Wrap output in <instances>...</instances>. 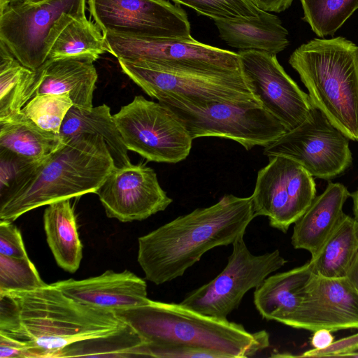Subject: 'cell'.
Segmentation results:
<instances>
[{
  "label": "cell",
  "instance_id": "1",
  "mask_svg": "<svg viewBox=\"0 0 358 358\" xmlns=\"http://www.w3.org/2000/svg\"><path fill=\"white\" fill-rule=\"evenodd\" d=\"M126 324L114 312L83 305L51 284L0 292V334L24 344L28 358H53L74 342L110 334Z\"/></svg>",
  "mask_w": 358,
  "mask_h": 358
},
{
  "label": "cell",
  "instance_id": "2",
  "mask_svg": "<svg viewBox=\"0 0 358 358\" xmlns=\"http://www.w3.org/2000/svg\"><path fill=\"white\" fill-rule=\"evenodd\" d=\"M255 217L251 196L225 194L139 237L138 262L146 280L157 285L171 281L208 250L244 236Z\"/></svg>",
  "mask_w": 358,
  "mask_h": 358
},
{
  "label": "cell",
  "instance_id": "3",
  "mask_svg": "<svg viewBox=\"0 0 358 358\" xmlns=\"http://www.w3.org/2000/svg\"><path fill=\"white\" fill-rule=\"evenodd\" d=\"M115 167L102 137L86 134L71 138L1 199L0 220L13 222L38 207L96 193Z\"/></svg>",
  "mask_w": 358,
  "mask_h": 358
},
{
  "label": "cell",
  "instance_id": "4",
  "mask_svg": "<svg viewBox=\"0 0 358 358\" xmlns=\"http://www.w3.org/2000/svg\"><path fill=\"white\" fill-rule=\"evenodd\" d=\"M114 313L148 343L185 345L218 352L224 358L254 357L269 346L265 330L250 333L241 324L180 303L150 299L145 305Z\"/></svg>",
  "mask_w": 358,
  "mask_h": 358
},
{
  "label": "cell",
  "instance_id": "5",
  "mask_svg": "<svg viewBox=\"0 0 358 358\" xmlns=\"http://www.w3.org/2000/svg\"><path fill=\"white\" fill-rule=\"evenodd\" d=\"M313 106L358 141V46L344 37L314 38L290 55Z\"/></svg>",
  "mask_w": 358,
  "mask_h": 358
},
{
  "label": "cell",
  "instance_id": "6",
  "mask_svg": "<svg viewBox=\"0 0 358 358\" xmlns=\"http://www.w3.org/2000/svg\"><path fill=\"white\" fill-rule=\"evenodd\" d=\"M117 60L122 72L158 102L173 101L203 105L217 101L261 105L241 70L203 73L162 69L122 59Z\"/></svg>",
  "mask_w": 358,
  "mask_h": 358
},
{
  "label": "cell",
  "instance_id": "7",
  "mask_svg": "<svg viewBox=\"0 0 358 358\" xmlns=\"http://www.w3.org/2000/svg\"><path fill=\"white\" fill-rule=\"evenodd\" d=\"M86 0L16 1L0 9V41L24 66L35 71L48 59L50 45L73 17L85 15Z\"/></svg>",
  "mask_w": 358,
  "mask_h": 358
},
{
  "label": "cell",
  "instance_id": "8",
  "mask_svg": "<svg viewBox=\"0 0 358 358\" xmlns=\"http://www.w3.org/2000/svg\"><path fill=\"white\" fill-rule=\"evenodd\" d=\"M170 108L193 138L215 136L236 141L247 150L265 147L287 131L281 122L259 104L213 101L192 105L159 102Z\"/></svg>",
  "mask_w": 358,
  "mask_h": 358
},
{
  "label": "cell",
  "instance_id": "9",
  "mask_svg": "<svg viewBox=\"0 0 358 358\" xmlns=\"http://www.w3.org/2000/svg\"><path fill=\"white\" fill-rule=\"evenodd\" d=\"M113 115L127 149L148 161L176 164L188 157L193 138L164 104L138 95Z\"/></svg>",
  "mask_w": 358,
  "mask_h": 358
},
{
  "label": "cell",
  "instance_id": "10",
  "mask_svg": "<svg viewBox=\"0 0 358 358\" xmlns=\"http://www.w3.org/2000/svg\"><path fill=\"white\" fill-rule=\"evenodd\" d=\"M107 52L117 59L185 71L221 73L241 71L238 53L184 38H142L107 31Z\"/></svg>",
  "mask_w": 358,
  "mask_h": 358
},
{
  "label": "cell",
  "instance_id": "11",
  "mask_svg": "<svg viewBox=\"0 0 358 358\" xmlns=\"http://www.w3.org/2000/svg\"><path fill=\"white\" fill-rule=\"evenodd\" d=\"M240 236L232 244V252L222 270L208 283L189 292L181 304L200 313L227 319L238 308L244 295L259 287L287 260L278 250L255 255Z\"/></svg>",
  "mask_w": 358,
  "mask_h": 358
},
{
  "label": "cell",
  "instance_id": "12",
  "mask_svg": "<svg viewBox=\"0 0 358 358\" xmlns=\"http://www.w3.org/2000/svg\"><path fill=\"white\" fill-rule=\"evenodd\" d=\"M350 138L313 106L308 117L265 146L268 157L280 155L300 164L313 177L331 180L352 163Z\"/></svg>",
  "mask_w": 358,
  "mask_h": 358
},
{
  "label": "cell",
  "instance_id": "13",
  "mask_svg": "<svg viewBox=\"0 0 358 358\" xmlns=\"http://www.w3.org/2000/svg\"><path fill=\"white\" fill-rule=\"evenodd\" d=\"M316 196L313 177L296 161L280 155L269 157L260 169L251 195L255 216H266L269 225L286 233Z\"/></svg>",
  "mask_w": 358,
  "mask_h": 358
},
{
  "label": "cell",
  "instance_id": "14",
  "mask_svg": "<svg viewBox=\"0 0 358 358\" xmlns=\"http://www.w3.org/2000/svg\"><path fill=\"white\" fill-rule=\"evenodd\" d=\"M102 33L155 38L191 36L187 15L167 0H87Z\"/></svg>",
  "mask_w": 358,
  "mask_h": 358
},
{
  "label": "cell",
  "instance_id": "15",
  "mask_svg": "<svg viewBox=\"0 0 358 358\" xmlns=\"http://www.w3.org/2000/svg\"><path fill=\"white\" fill-rule=\"evenodd\" d=\"M238 54L242 73L262 108L287 131L304 122L313 108L312 102L285 72L276 55L253 50Z\"/></svg>",
  "mask_w": 358,
  "mask_h": 358
},
{
  "label": "cell",
  "instance_id": "16",
  "mask_svg": "<svg viewBox=\"0 0 358 358\" xmlns=\"http://www.w3.org/2000/svg\"><path fill=\"white\" fill-rule=\"evenodd\" d=\"M95 194L106 215L122 222L145 220L173 201L155 171L142 164L115 166Z\"/></svg>",
  "mask_w": 358,
  "mask_h": 358
},
{
  "label": "cell",
  "instance_id": "17",
  "mask_svg": "<svg viewBox=\"0 0 358 358\" xmlns=\"http://www.w3.org/2000/svg\"><path fill=\"white\" fill-rule=\"evenodd\" d=\"M283 324L311 331L358 329V292L348 277L313 273L299 306Z\"/></svg>",
  "mask_w": 358,
  "mask_h": 358
},
{
  "label": "cell",
  "instance_id": "18",
  "mask_svg": "<svg viewBox=\"0 0 358 358\" xmlns=\"http://www.w3.org/2000/svg\"><path fill=\"white\" fill-rule=\"evenodd\" d=\"M78 302L115 312L148 303L147 284L128 270L102 274L83 280L68 279L51 284Z\"/></svg>",
  "mask_w": 358,
  "mask_h": 358
},
{
  "label": "cell",
  "instance_id": "19",
  "mask_svg": "<svg viewBox=\"0 0 358 358\" xmlns=\"http://www.w3.org/2000/svg\"><path fill=\"white\" fill-rule=\"evenodd\" d=\"M350 193L341 183L329 182L316 196L304 214L294 222L291 243L295 249L315 256L345 213L343 206Z\"/></svg>",
  "mask_w": 358,
  "mask_h": 358
},
{
  "label": "cell",
  "instance_id": "20",
  "mask_svg": "<svg viewBox=\"0 0 358 358\" xmlns=\"http://www.w3.org/2000/svg\"><path fill=\"white\" fill-rule=\"evenodd\" d=\"M93 62L83 59H48L35 70L34 96L68 93L74 106L92 108L98 77Z\"/></svg>",
  "mask_w": 358,
  "mask_h": 358
},
{
  "label": "cell",
  "instance_id": "21",
  "mask_svg": "<svg viewBox=\"0 0 358 358\" xmlns=\"http://www.w3.org/2000/svg\"><path fill=\"white\" fill-rule=\"evenodd\" d=\"M219 36L241 50H253L277 55L289 45L288 31L280 18L261 10L258 17L213 20Z\"/></svg>",
  "mask_w": 358,
  "mask_h": 358
},
{
  "label": "cell",
  "instance_id": "22",
  "mask_svg": "<svg viewBox=\"0 0 358 358\" xmlns=\"http://www.w3.org/2000/svg\"><path fill=\"white\" fill-rule=\"evenodd\" d=\"M313 271L308 261L289 271L268 275L254 292V304L262 318L283 324L299 306Z\"/></svg>",
  "mask_w": 358,
  "mask_h": 358
},
{
  "label": "cell",
  "instance_id": "23",
  "mask_svg": "<svg viewBox=\"0 0 358 358\" xmlns=\"http://www.w3.org/2000/svg\"><path fill=\"white\" fill-rule=\"evenodd\" d=\"M43 225L48 244L57 265L65 271L75 273L83 257V245L70 199L48 205L43 213Z\"/></svg>",
  "mask_w": 358,
  "mask_h": 358
},
{
  "label": "cell",
  "instance_id": "24",
  "mask_svg": "<svg viewBox=\"0 0 358 358\" xmlns=\"http://www.w3.org/2000/svg\"><path fill=\"white\" fill-rule=\"evenodd\" d=\"M99 135L105 141L116 167L131 164L121 134L110 109L106 104L90 108L73 106L69 110L59 131L63 141L81 134Z\"/></svg>",
  "mask_w": 358,
  "mask_h": 358
},
{
  "label": "cell",
  "instance_id": "25",
  "mask_svg": "<svg viewBox=\"0 0 358 358\" xmlns=\"http://www.w3.org/2000/svg\"><path fill=\"white\" fill-rule=\"evenodd\" d=\"M64 142L59 134L45 130L20 113L0 120V148L41 162Z\"/></svg>",
  "mask_w": 358,
  "mask_h": 358
},
{
  "label": "cell",
  "instance_id": "26",
  "mask_svg": "<svg viewBox=\"0 0 358 358\" xmlns=\"http://www.w3.org/2000/svg\"><path fill=\"white\" fill-rule=\"evenodd\" d=\"M357 253L358 221L345 214L317 254L310 259L313 271L327 278L347 277Z\"/></svg>",
  "mask_w": 358,
  "mask_h": 358
},
{
  "label": "cell",
  "instance_id": "27",
  "mask_svg": "<svg viewBox=\"0 0 358 358\" xmlns=\"http://www.w3.org/2000/svg\"><path fill=\"white\" fill-rule=\"evenodd\" d=\"M100 30L86 16L73 17L54 38L48 59L73 58L95 62L108 52Z\"/></svg>",
  "mask_w": 358,
  "mask_h": 358
},
{
  "label": "cell",
  "instance_id": "28",
  "mask_svg": "<svg viewBox=\"0 0 358 358\" xmlns=\"http://www.w3.org/2000/svg\"><path fill=\"white\" fill-rule=\"evenodd\" d=\"M35 71L22 64L0 41V120L21 113L34 96Z\"/></svg>",
  "mask_w": 358,
  "mask_h": 358
},
{
  "label": "cell",
  "instance_id": "29",
  "mask_svg": "<svg viewBox=\"0 0 358 358\" xmlns=\"http://www.w3.org/2000/svg\"><path fill=\"white\" fill-rule=\"evenodd\" d=\"M145 342L129 325L110 334L74 342L58 351L54 357H137V349Z\"/></svg>",
  "mask_w": 358,
  "mask_h": 358
},
{
  "label": "cell",
  "instance_id": "30",
  "mask_svg": "<svg viewBox=\"0 0 358 358\" xmlns=\"http://www.w3.org/2000/svg\"><path fill=\"white\" fill-rule=\"evenodd\" d=\"M303 20L319 37L333 36L358 9V0H300Z\"/></svg>",
  "mask_w": 358,
  "mask_h": 358
},
{
  "label": "cell",
  "instance_id": "31",
  "mask_svg": "<svg viewBox=\"0 0 358 358\" xmlns=\"http://www.w3.org/2000/svg\"><path fill=\"white\" fill-rule=\"evenodd\" d=\"M73 106L69 94H40L34 96L22 113L41 128L59 134L62 124Z\"/></svg>",
  "mask_w": 358,
  "mask_h": 358
},
{
  "label": "cell",
  "instance_id": "32",
  "mask_svg": "<svg viewBox=\"0 0 358 358\" xmlns=\"http://www.w3.org/2000/svg\"><path fill=\"white\" fill-rule=\"evenodd\" d=\"M47 285L29 257L0 255V292L29 291Z\"/></svg>",
  "mask_w": 358,
  "mask_h": 358
},
{
  "label": "cell",
  "instance_id": "33",
  "mask_svg": "<svg viewBox=\"0 0 358 358\" xmlns=\"http://www.w3.org/2000/svg\"><path fill=\"white\" fill-rule=\"evenodd\" d=\"M192 8L199 14L216 19L255 17L261 10L250 0H171Z\"/></svg>",
  "mask_w": 358,
  "mask_h": 358
},
{
  "label": "cell",
  "instance_id": "34",
  "mask_svg": "<svg viewBox=\"0 0 358 358\" xmlns=\"http://www.w3.org/2000/svg\"><path fill=\"white\" fill-rule=\"evenodd\" d=\"M0 197L10 193L40 162L22 157L0 148Z\"/></svg>",
  "mask_w": 358,
  "mask_h": 358
},
{
  "label": "cell",
  "instance_id": "35",
  "mask_svg": "<svg viewBox=\"0 0 358 358\" xmlns=\"http://www.w3.org/2000/svg\"><path fill=\"white\" fill-rule=\"evenodd\" d=\"M137 357L169 358H224L223 355L206 349L179 344H152L145 343L137 349Z\"/></svg>",
  "mask_w": 358,
  "mask_h": 358
},
{
  "label": "cell",
  "instance_id": "36",
  "mask_svg": "<svg viewBox=\"0 0 358 358\" xmlns=\"http://www.w3.org/2000/svg\"><path fill=\"white\" fill-rule=\"evenodd\" d=\"M12 222L0 220V255L15 258L29 257L21 233Z\"/></svg>",
  "mask_w": 358,
  "mask_h": 358
},
{
  "label": "cell",
  "instance_id": "37",
  "mask_svg": "<svg viewBox=\"0 0 358 358\" xmlns=\"http://www.w3.org/2000/svg\"><path fill=\"white\" fill-rule=\"evenodd\" d=\"M358 350V332L351 336L334 341L327 348L322 350L310 349L299 357H345L347 354Z\"/></svg>",
  "mask_w": 358,
  "mask_h": 358
},
{
  "label": "cell",
  "instance_id": "38",
  "mask_svg": "<svg viewBox=\"0 0 358 358\" xmlns=\"http://www.w3.org/2000/svg\"><path fill=\"white\" fill-rule=\"evenodd\" d=\"M0 358H28L27 347L0 334Z\"/></svg>",
  "mask_w": 358,
  "mask_h": 358
},
{
  "label": "cell",
  "instance_id": "39",
  "mask_svg": "<svg viewBox=\"0 0 358 358\" xmlns=\"http://www.w3.org/2000/svg\"><path fill=\"white\" fill-rule=\"evenodd\" d=\"M259 9L266 12L281 13L292 5L294 0H250Z\"/></svg>",
  "mask_w": 358,
  "mask_h": 358
},
{
  "label": "cell",
  "instance_id": "40",
  "mask_svg": "<svg viewBox=\"0 0 358 358\" xmlns=\"http://www.w3.org/2000/svg\"><path fill=\"white\" fill-rule=\"evenodd\" d=\"M313 332L314 334L310 339V343L314 349H324L334 341V336L330 330L320 329Z\"/></svg>",
  "mask_w": 358,
  "mask_h": 358
},
{
  "label": "cell",
  "instance_id": "41",
  "mask_svg": "<svg viewBox=\"0 0 358 358\" xmlns=\"http://www.w3.org/2000/svg\"><path fill=\"white\" fill-rule=\"evenodd\" d=\"M347 277L358 292V253L350 268Z\"/></svg>",
  "mask_w": 358,
  "mask_h": 358
},
{
  "label": "cell",
  "instance_id": "42",
  "mask_svg": "<svg viewBox=\"0 0 358 358\" xmlns=\"http://www.w3.org/2000/svg\"><path fill=\"white\" fill-rule=\"evenodd\" d=\"M353 202V213L355 218L358 221V189L350 194Z\"/></svg>",
  "mask_w": 358,
  "mask_h": 358
},
{
  "label": "cell",
  "instance_id": "43",
  "mask_svg": "<svg viewBox=\"0 0 358 358\" xmlns=\"http://www.w3.org/2000/svg\"><path fill=\"white\" fill-rule=\"evenodd\" d=\"M19 1H20V0H0V9L3 8L7 5H8L11 3Z\"/></svg>",
  "mask_w": 358,
  "mask_h": 358
},
{
  "label": "cell",
  "instance_id": "44",
  "mask_svg": "<svg viewBox=\"0 0 358 358\" xmlns=\"http://www.w3.org/2000/svg\"><path fill=\"white\" fill-rule=\"evenodd\" d=\"M20 1H24L27 3H41V2L45 1L47 0H20Z\"/></svg>",
  "mask_w": 358,
  "mask_h": 358
},
{
  "label": "cell",
  "instance_id": "45",
  "mask_svg": "<svg viewBox=\"0 0 358 358\" xmlns=\"http://www.w3.org/2000/svg\"><path fill=\"white\" fill-rule=\"evenodd\" d=\"M345 357L358 358V350L347 354Z\"/></svg>",
  "mask_w": 358,
  "mask_h": 358
}]
</instances>
